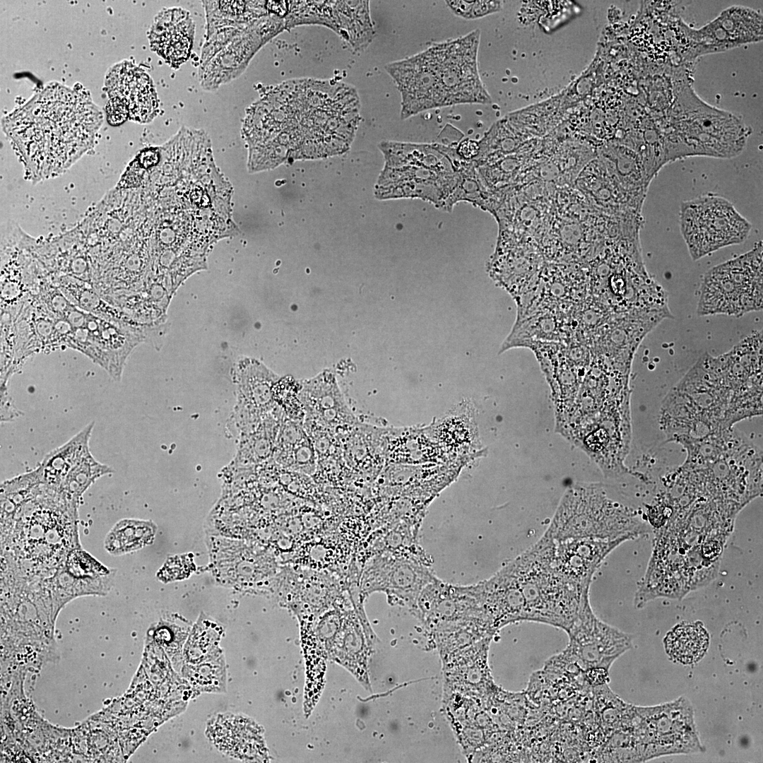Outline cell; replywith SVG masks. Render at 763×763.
<instances>
[{
	"mask_svg": "<svg viewBox=\"0 0 763 763\" xmlns=\"http://www.w3.org/2000/svg\"><path fill=\"white\" fill-rule=\"evenodd\" d=\"M101 120V112L87 96L52 83L4 124L25 157L71 160L92 144Z\"/></svg>",
	"mask_w": 763,
	"mask_h": 763,
	"instance_id": "obj_1",
	"label": "cell"
},
{
	"mask_svg": "<svg viewBox=\"0 0 763 763\" xmlns=\"http://www.w3.org/2000/svg\"><path fill=\"white\" fill-rule=\"evenodd\" d=\"M78 523V515L55 492L42 485L18 511L13 532L1 551L10 552L25 574L45 578L72 549L81 547Z\"/></svg>",
	"mask_w": 763,
	"mask_h": 763,
	"instance_id": "obj_2",
	"label": "cell"
},
{
	"mask_svg": "<svg viewBox=\"0 0 763 763\" xmlns=\"http://www.w3.org/2000/svg\"><path fill=\"white\" fill-rule=\"evenodd\" d=\"M556 542L545 531L534 545L507 564L526 604V620L567 631L576 620L584 591L556 568Z\"/></svg>",
	"mask_w": 763,
	"mask_h": 763,
	"instance_id": "obj_3",
	"label": "cell"
},
{
	"mask_svg": "<svg viewBox=\"0 0 763 763\" xmlns=\"http://www.w3.org/2000/svg\"><path fill=\"white\" fill-rule=\"evenodd\" d=\"M547 531L556 543L638 537L642 524L629 507L607 496L601 485L577 484L564 495Z\"/></svg>",
	"mask_w": 763,
	"mask_h": 763,
	"instance_id": "obj_4",
	"label": "cell"
},
{
	"mask_svg": "<svg viewBox=\"0 0 763 763\" xmlns=\"http://www.w3.org/2000/svg\"><path fill=\"white\" fill-rule=\"evenodd\" d=\"M698 312L740 316L762 306V243L704 276Z\"/></svg>",
	"mask_w": 763,
	"mask_h": 763,
	"instance_id": "obj_5",
	"label": "cell"
},
{
	"mask_svg": "<svg viewBox=\"0 0 763 763\" xmlns=\"http://www.w3.org/2000/svg\"><path fill=\"white\" fill-rule=\"evenodd\" d=\"M680 227L690 254L696 260L742 243L752 225L729 201L708 194L682 203Z\"/></svg>",
	"mask_w": 763,
	"mask_h": 763,
	"instance_id": "obj_6",
	"label": "cell"
},
{
	"mask_svg": "<svg viewBox=\"0 0 763 763\" xmlns=\"http://www.w3.org/2000/svg\"><path fill=\"white\" fill-rule=\"evenodd\" d=\"M666 141L674 160L702 155L730 158L743 150L749 129L735 115L719 110L692 112L672 126Z\"/></svg>",
	"mask_w": 763,
	"mask_h": 763,
	"instance_id": "obj_7",
	"label": "cell"
},
{
	"mask_svg": "<svg viewBox=\"0 0 763 763\" xmlns=\"http://www.w3.org/2000/svg\"><path fill=\"white\" fill-rule=\"evenodd\" d=\"M480 38V31L475 29L463 37L430 47L446 106L492 102L478 72Z\"/></svg>",
	"mask_w": 763,
	"mask_h": 763,
	"instance_id": "obj_8",
	"label": "cell"
},
{
	"mask_svg": "<svg viewBox=\"0 0 763 763\" xmlns=\"http://www.w3.org/2000/svg\"><path fill=\"white\" fill-rule=\"evenodd\" d=\"M588 592L589 588L584 591L578 615L566 631L569 641L565 651L583 669L608 670L614 660L629 648L631 638L596 617Z\"/></svg>",
	"mask_w": 763,
	"mask_h": 763,
	"instance_id": "obj_9",
	"label": "cell"
},
{
	"mask_svg": "<svg viewBox=\"0 0 763 763\" xmlns=\"http://www.w3.org/2000/svg\"><path fill=\"white\" fill-rule=\"evenodd\" d=\"M105 87L109 96L107 119L112 125L127 119L147 123L157 115L159 104L153 82L133 63L124 61L113 66L107 73Z\"/></svg>",
	"mask_w": 763,
	"mask_h": 763,
	"instance_id": "obj_10",
	"label": "cell"
},
{
	"mask_svg": "<svg viewBox=\"0 0 763 763\" xmlns=\"http://www.w3.org/2000/svg\"><path fill=\"white\" fill-rule=\"evenodd\" d=\"M461 179L459 170L448 172L421 165L384 166L374 194L379 199H420L449 211V201Z\"/></svg>",
	"mask_w": 763,
	"mask_h": 763,
	"instance_id": "obj_11",
	"label": "cell"
},
{
	"mask_svg": "<svg viewBox=\"0 0 763 763\" xmlns=\"http://www.w3.org/2000/svg\"><path fill=\"white\" fill-rule=\"evenodd\" d=\"M688 39L687 56L723 52L763 38L762 14L743 6H733L699 29L684 27Z\"/></svg>",
	"mask_w": 763,
	"mask_h": 763,
	"instance_id": "obj_12",
	"label": "cell"
},
{
	"mask_svg": "<svg viewBox=\"0 0 763 763\" xmlns=\"http://www.w3.org/2000/svg\"><path fill=\"white\" fill-rule=\"evenodd\" d=\"M385 69L401 93L402 119L426 110L446 107L430 47L410 57L387 64Z\"/></svg>",
	"mask_w": 763,
	"mask_h": 763,
	"instance_id": "obj_13",
	"label": "cell"
},
{
	"mask_svg": "<svg viewBox=\"0 0 763 763\" xmlns=\"http://www.w3.org/2000/svg\"><path fill=\"white\" fill-rule=\"evenodd\" d=\"M271 37V30L264 17L252 21L225 47L199 67L201 87L206 91H214L239 77L255 53Z\"/></svg>",
	"mask_w": 763,
	"mask_h": 763,
	"instance_id": "obj_14",
	"label": "cell"
},
{
	"mask_svg": "<svg viewBox=\"0 0 763 763\" xmlns=\"http://www.w3.org/2000/svg\"><path fill=\"white\" fill-rule=\"evenodd\" d=\"M464 587L495 630L511 622L526 620L524 597L507 564L491 577Z\"/></svg>",
	"mask_w": 763,
	"mask_h": 763,
	"instance_id": "obj_15",
	"label": "cell"
},
{
	"mask_svg": "<svg viewBox=\"0 0 763 763\" xmlns=\"http://www.w3.org/2000/svg\"><path fill=\"white\" fill-rule=\"evenodd\" d=\"M298 397L309 419L325 430L342 432L355 422L336 377L330 370L304 382Z\"/></svg>",
	"mask_w": 763,
	"mask_h": 763,
	"instance_id": "obj_16",
	"label": "cell"
},
{
	"mask_svg": "<svg viewBox=\"0 0 763 763\" xmlns=\"http://www.w3.org/2000/svg\"><path fill=\"white\" fill-rule=\"evenodd\" d=\"M436 578L428 567L414 558H382L372 566L365 585L368 591H384L416 608L420 592Z\"/></svg>",
	"mask_w": 763,
	"mask_h": 763,
	"instance_id": "obj_17",
	"label": "cell"
},
{
	"mask_svg": "<svg viewBox=\"0 0 763 763\" xmlns=\"http://www.w3.org/2000/svg\"><path fill=\"white\" fill-rule=\"evenodd\" d=\"M195 23L190 13L179 7L166 8L155 16L148 39L151 49L169 66L179 68L191 54Z\"/></svg>",
	"mask_w": 763,
	"mask_h": 763,
	"instance_id": "obj_18",
	"label": "cell"
},
{
	"mask_svg": "<svg viewBox=\"0 0 763 763\" xmlns=\"http://www.w3.org/2000/svg\"><path fill=\"white\" fill-rule=\"evenodd\" d=\"M416 609L424 619L435 625L470 617H484L476 601L464 586L452 585L437 577L423 588Z\"/></svg>",
	"mask_w": 763,
	"mask_h": 763,
	"instance_id": "obj_19",
	"label": "cell"
},
{
	"mask_svg": "<svg viewBox=\"0 0 763 763\" xmlns=\"http://www.w3.org/2000/svg\"><path fill=\"white\" fill-rule=\"evenodd\" d=\"M625 540L583 538L556 543L554 564L569 581L582 588L590 587L593 574L605 557Z\"/></svg>",
	"mask_w": 763,
	"mask_h": 763,
	"instance_id": "obj_20",
	"label": "cell"
},
{
	"mask_svg": "<svg viewBox=\"0 0 763 763\" xmlns=\"http://www.w3.org/2000/svg\"><path fill=\"white\" fill-rule=\"evenodd\" d=\"M576 184L588 201L608 215L640 214L642 205L621 188L599 159L592 160L581 171Z\"/></svg>",
	"mask_w": 763,
	"mask_h": 763,
	"instance_id": "obj_21",
	"label": "cell"
},
{
	"mask_svg": "<svg viewBox=\"0 0 763 763\" xmlns=\"http://www.w3.org/2000/svg\"><path fill=\"white\" fill-rule=\"evenodd\" d=\"M599 159L621 188L643 204L649 185V176L639 155L627 147L611 144L601 152Z\"/></svg>",
	"mask_w": 763,
	"mask_h": 763,
	"instance_id": "obj_22",
	"label": "cell"
},
{
	"mask_svg": "<svg viewBox=\"0 0 763 763\" xmlns=\"http://www.w3.org/2000/svg\"><path fill=\"white\" fill-rule=\"evenodd\" d=\"M115 575L98 579L81 578L69 572L62 565L50 576L42 579L51 604V622L54 627L61 610L72 600L84 596H105L111 590Z\"/></svg>",
	"mask_w": 763,
	"mask_h": 763,
	"instance_id": "obj_23",
	"label": "cell"
},
{
	"mask_svg": "<svg viewBox=\"0 0 763 763\" xmlns=\"http://www.w3.org/2000/svg\"><path fill=\"white\" fill-rule=\"evenodd\" d=\"M239 398L247 411L261 415L276 403L274 389L279 377L255 360H242L239 365Z\"/></svg>",
	"mask_w": 763,
	"mask_h": 763,
	"instance_id": "obj_24",
	"label": "cell"
},
{
	"mask_svg": "<svg viewBox=\"0 0 763 763\" xmlns=\"http://www.w3.org/2000/svg\"><path fill=\"white\" fill-rule=\"evenodd\" d=\"M92 422L63 445L49 451L38 466L44 484L57 490L68 473L88 452Z\"/></svg>",
	"mask_w": 763,
	"mask_h": 763,
	"instance_id": "obj_25",
	"label": "cell"
},
{
	"mask_svg": "<svg viewBox=\"0 0 763 763\" xmlns=\"http://www.w3.org/2000/svg\"><path fill=\"white\" fill-rule=\"evenodd\" d=\"M43 480L40 468L1 485V544L8 539L19 509L40 491Z\"/></svg>",
	"mask_w": 763,
	"mask_h": 763,
	"instance_id": "obj_26",
	"label": "cell"
},
{
	"mask_svg": "<svg viewBox=\"0 0 763 763\" xmlns=\"http://www.w3.org/2000/svg\"><path fill=\"white\" fill-rule=\"evenodd\" d=\"M206 33L218 28L244 25L268 15L266 1H203Z\"/></svg>",
	"mask_w": 763,
	"mask_h": 763,
	"instance_id": "obj_27",
	"label": "cell"
},
{
	"mask_svg": "<svg viewBox=\"0 0 763 763\" xmlns=\"http://www.w3.org/2000/svg\"><path fill=\"white\" fill-rule=\"evenodd\" d=\"M709 644V634L699 622L680 623L675 626L664 639L665 649L670 659L687 665L701 660Z\"/></svg>",
	"mask_w": 763,
	"mask_h": 763,
	"instance_id": "obj_28",
	"label": "cell"
},
{
	"mask_svg": "<svg viewBox=\"0 0 763 763\" xmlns=\"http://www.w3.org/2000/svg\"><path fill=\"white\" fill-rule=\"evenodd\" d=\"M157 531L151 520L124 519L106 535L104 547L112 555L128 554L152 544Z\"/></svg>",
	"mask_w": 763,
	"mask_h": 763,
	"instance_id": "obj_29",
	"label": "cell"
},
{
	"mask_svg": "<svg viewBox=\"0 0 763 763\" xmlns=\"http://www.w3.org/2000/svg\"><path fill=\"white\" fill-rule=\"evenodd\" d=\"M112 472L110 466L97 461L90 451L68 473L57 490V495L72 511L78 514L85 492L97 479Z\"/></svg>",
	"mask_w": 763,
	"mask_h": 763,
	"instance_id": "obj_30",
	"label": "cell"
},
{
	"mask_svg": "<svg viewBox=\"0 0 763 763\" xmlns=\"http://www.w3.org/2000/svg\"><path fill=\"white\" fill-rule=\"evenodd\" d=\"M223 628L203 614L194 626L184 648L188 663H199L221 656L219 642Z\"/></svg>",
	"mask_w": 763,
	"mask_h": 763,
	"instance_id": "obj_31",
	"label": "cell"
},
{
	"mask_svg": "<svg viewBox=\"0 0 763 763\" xmlns=\"http://www.w3.org/2000/svg\"><path fill=\"white\" fill-rule=\"evenodd\" d=\"M285 447L288 453V466L292 470L311 473L316 468L314 446L298 423L289 421L285 427Z\"/></svg>",
	"mask_w": 763,
	"mask_h": 763,
	"instance_id": "obj_32",
	"label": "cell"
},
{
	"mask_svg": "<svg viewBox=\"0 0 763 763\" xmlns=\"http://www.w3.org/2000/svg\"><path fill=\"white\" fill-rule=\"evenodd\" d=\"M434 433L437 440L449 449H461L473 446L476 432L473 421L465 414L445 417L436 425Z\"/></svg>",
	"mask_w": 763,
	"mask_h": 763,
	"instance_id": "obj_33",
	"label": "cell"
},
{
	"mask_svg": "<svg viewBox=\"0 0 763 763\" xmlns=\"http://www.w3.org/2000/svg\"><path fill=\"white\" fill-rule=\"evenodd\" d=\"M184 676L197 689L207 692H223L225 687V668L223 655L199 663H187Z\"/></svg>",
	"mask_w": 763,
	"mask_h": 763,
	"instance_id": "obj_34",
	"label": "cell"
},
{
	"mask_svg": "<svg viewBox=\"0 0 763 763\" xmlns=\"http://www.w3.org/2000/svg\"><path fill=\"white\" fill-rule=\"evenodd\" d=\"M62 565L69 572L81 578L98 579L116 574V569L107 567L82 547L72 549Z\"/></svg>",
	"mask_w": 763,
	"mask_h": 763,
	"instance_id": "obj_35",
	"label": "cell"
},
{
	"mask_svg": "<svg viewBox=\"0 0 763 763\" xmlns=\"http://www.w3.org/2000/svg\"><path fill=\"white\" fill-rule=\"evenodd\" d=\"M249 24L239 26L224 27L206 32L201 47L199 67L204 65L217 53L225 47Z\"/></svg>",
	"mask_w": 763,
	"mask_h": 763,
	"instance_id": "obj_36",
	"label": "cell"
},
{
	"mask_svg": "<svg viewBox=\"0 0 763 763\" xmlns=\"http://www.w3.org/2000/svg\"><path fill=\"white\" fill-rule=\"evenodd\" d=\"M450 10L456 16L467 19H477L502 10L501 1H446Z\"/></svg>",
	"mask_w": 763,
	"mask_h": 763,
	"instance_id": "obj_37",
	"label": "cell"
},
{
	"mask_svg": "<svg viewBox=\"0 0 763 763\" xmlns=\"http://www.w3.org/2000/svg\"><path fill=\"white\" fill-rule=\"evenodd\" d=\"M457 153L468 160H473L479 152L478 142L466 138L462 141L456 148Z\"/></svg>",
	"mask_w": 763,
	"mask_h": 763,
	"instance_id": "obj_38",
	"label": "cell"
},
{
	"mask_svg": "<svg viewBox=\"0 0 763 763\" xmlns=\"http://www.w3.org/2000/svg\"><path fill=\"white\" fill-rule=\"evenodd\" d=\"M20 415V412L16 408L8 396L1 394V421H11Z\"/></svg>",
	"mask_w": 763,
	"mask_h": 763,
	"instance_id": "obj_39",
	"label": "cell"
}]
</instances>
